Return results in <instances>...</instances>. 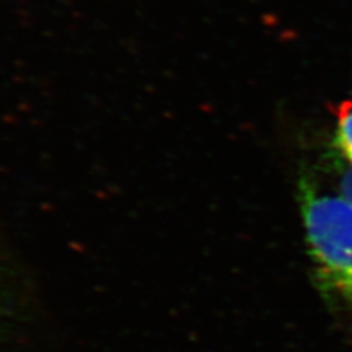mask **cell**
Instances as JSON below:
<instances>
[{
    "mask_svg": "<svg viewBox=\"0 0 352 352\" xmlns=\"http://www.w3.org/2000/svg\"><path fill=\"white\" fill-rule=\"evenodd\" d=\"M329 164L335 179V190L352 206V163L333 150L329 156Z\"/></svg>",
    "mask_w": 352,
    "mask_h": 352,
    "instance_id": "obj_3",
    "label": "cell"
},
{
    "mask_svg": "<svg viewBox=\"0 0 352 352\" xmlns=\"http://www.w3.org/2000/svg\"><path fill=\"white\" fill-rule=\"evenodd\" d=\"M298 194L318 289L352 314V206L310 176L301 178Z\"/></svg>",
    "mask_w": 352,
    "mask_h": 352,
    "instance_id": "obj_1",
    "label": "cell"
},
{
    "mask_svg": "<svg viewBox=\"0 0 352 352\" xmlns=\"http://www.w3.org/2000/svg\"><path fill=\"white\" fill-rule=\"evenodd\" d=\"M336 118L335 150L352 163V100L339 106Z\"/></svg>",
    "mask_w": 352,
    "mask_h": 352,
    "instance_id": "obj_2",
    "label": "cell"
}]
</instances>
